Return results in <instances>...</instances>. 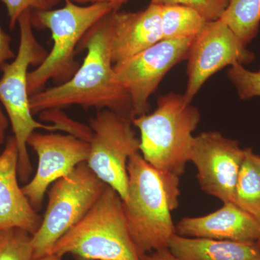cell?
Here are the masks:
<instances>
[{"label": "cell", "instance_id": "obj_27", "mask_svg": "<svg viewBox=\"0 0 260 260\" xmlns=\"http://www.w3.org/2000/svg\"><path fill=\"white\" fill-rule=\"evenodd\" d=\"M73 3L78 5H93L99 3H107L112 7L114 11H118L123 5L129 0H71Z\"/></svg>", "mask_w": 260, "mask_h": 260}, {"label": "cell", "instance_id": "obj_24", "mask_svg": "<svg viewBox=\"0 0 260 260\" xmlns=\"http://www.w3.org/2000/svg\"><path fill=\"white\" fill-rule=\"evenodd\" d=\"M6 8L9 18V26L14 29L20 17L28 10H50L54 5L53 0H1Z\"/></svg>", "mask_w": 260, "mask_h": 260}, {"label": "cell", "instance_id": "obj_9", "mask_svg": "<svg viewBox=\"0 0 260 260\" xmlns=\"http://www.w3.org/2000/svg\"><path fill=\"white\" fill-rule=\"evenodd\" d=\"M194 39H162L114 64L116 78L130 98L133 117L148 114L149 99L173 67L187 57Z\"/></svg>", "mask_w": 260, "mask_h": 260}, {"label": "cell", "instance_id": "obj_23", "mask_svg": "<svg viewBox=\"0 0 260 260\" xmlns=\"http://www.w3.org/2000/svg\"><path fill=\"white\" fill-rule=\"evenodd\" d=\"M44 120L50 121L52 124L61 126L64 132L74 135L80 139L90 142L92 137V130L90 126L77 122L60 112L59 109H51L40 113Z\"/></svg>", "mask_w": 260, "mask_h": 260}, {"label": "cell", "instance_id": "obj_17", "mask_svg": "<svg viewBox=\"0 0 260 260\" xmlns=\"http://www.w3.org/2000/svg\"><path fill=\"white\" fill-rule=\"evenodd\" d=\"M233 203L260 221V156L251 148L245 149Z\"/></svg>", "mask_w": 260, "mask_h": 260}, {"label": "cell", "instance_id": "obj_32", "mask_svg": "<svg viewBox=\"0 0 260 260\" xmlns=\"http://www.w3.org/2000/svg\"><path fill=\"white\" fill-rule=\"evenodd\" d=\"M61 0H53V2H54V5L56 4V3H59V2H61Z\"/></svg>", "mask_w": 260, "mask_h": 260}, {"label": "cell", "instance_id": "obj_25", "mask_svg": "<svg viewBox=\"0 0 260 260\" xmlns=\"http://www.w3.org/2000/svg\"><path fill=\"white\" fill-rule=\"evenodd\" d=\"M11 44V37L0 26V68L8 61L13 60L16 55Z\"/></svg>", "mask_w": 260, "mask_h": 260}, {"label": "cell", "instance_id": "obj_5", "mask_svg": "<svg viewBox=\"0 0 260 260\" xmlns=\"http://www.w3.org/2000/svg\"><path fill=\"white\" fill-rule=\"evenodd\" d=\"M51 254L98 260H140L117 191L107 185L81 220L56 243Z\"/></svg>", "mask_w": 260, "mask_h": 260}, {"label": "cell", "instance_id": "obj_2", "mask_svg": "<svg viewBox=\"0 0 260 260\" xmlns=\"http://www.w3.org/2000/svg\"><path fill=\"white\" fill-rule=\"evenodd\" d=\"M123 209L132 240L141 254L169 248L176 234L171 212L179 204V177L154 169L140 152L127 164Z\"/></svg>", "mask_w": 260, "mask_h": 260}, {"label": "cell", "instance_id": "obj_21", "mask_svg": "<svg viewBox=\"0 0 260 260\" xmlns=\"http://www.w3.org/2000/svg\"><path fill=\"white\" fill-rule=\"evenodd\" d=\"M228 77L243 100L260 97V70L253 72L244 65L236 64L228 70Z\"/></svg>", "mask_w": 260, "mask_h": 260}, {"label": "cell", "instance_id": "obj_1", "mask_svg": "<svg viewBox=\"0 0 260 260\" xmlns=\"http://www.w3.org/2000/svg\"><path fill=\"white\" fill-rule=\"evenodd\" d=\"M113 12V11H112ZM112 13L82 39L78 51H86L83 63L69 80L30 96L32 114L69 106L108 109L133 118L131 101L116 78L112 56Z\"/></svg>", "mask_w": 260, "mask_h": 260}, {"label": "cell", "instance_id": "obj_13", "mask_svg": "<svg viewBox=\"0 0 260 260\" xmlns=\"http://www.w3.org/2000/svg\"><path fill=\"white\" fill-rule=\"evenodd\" d=\"M18 160L16 140L11 137L0 154V231L18 228L34 235L42 218L19 186Z\"/></svg>", "mask_w": 260, "mask_h": 260}, {"label": "cell", "instance_id": "obj_26", "mask_svg": "<svg viewBox=\"0 0 260 260\" xmlns=\"http://www.w3.org/2000/svg\"><path fill=\"white\" fill-rule=\"evenodd\" d=\"M140 260H182L177 257L170 251L169 248L152 251L147 254H141Z\"/></svg>", "mask_w": 260, "mask_h": 260}, {"label": "cell", "instance_id": "obj_18", "mask_svg": "<svg viewBox=\"0 0 260 260\" xmlns=\"http://www.w3.org/2000/svg\"><path fill=\"white\" fill-rule=\"evenodd\" d=\"M160 6L162 39H195L208 22L189 7L179 5Z\"/></svg>", "mask_w": 260, "mask_h": 260}, {"label": "cell", "instance_id": "obj_20", "mask_svg": "<svg viewBox=\"0 0 260 260\" xmlns=\"http://www.w3.org/2000/svg\"><path fill=\"white\" fill-rule=\"evenodd\" d=\"M32 235L13 228L0 231V260H34Z\"/></svg>", "mask_w": 260, "mask_h": 260}, {"label": "cell", "instance_id": "obj_22", "mask_svg": "<svg viewBox=\"0 0 260 260\" xmlns=\"http://www.w3.org/2000/svg\"><path fill=\"white\" fill-rule=\"evenodd\" d=\"M229 0H150L158 5H179L196 10L207 21H214L221 18Z\"/></svg>", "mask_w": 260, "mask_h": 260}, {"label": "cell", "instance_id": "obj_16", "mask_svg": "<svg viewBox=\"0 0 260 260\" xmlns=\"http://www.w3.org/2000/svg\"><path fill=\"white\" fill-rule=\"evenodd\" d=\"M169 249L182 260H260L256 242L185 237L175 234Z\"/></svg>", "mask_w": 260, "mask_h": 260}, {"label": "cell", "instance_id": "obj_10", "mask_svg": "<svg viewBox=\"0 0 260 260\" xmlns=\"http://www.w3.org/2000/svg\"><path fill=\"white\" fill-rule=\"evenodd\" d=\"M254 54L220 19L209 21L191 44L188 54V82L184 97L191 103L210 77L225 67L250 64Z\"/></svg>", "mask_w": 260, "mask_h": 260}, {"label": "cell", "instance_id": "obj_3", "mask_svg": "<svg viewBox=\"0 0 260 260\" xmlns=\"http://www.w3.org/2000/svg\"><path fill=\"white\" fill-rule=\"evenodd\" d=\"M200 120L199 111L184 95L160 97L151 114L132 118L140 132V153L154 169L180 177L184 172Z\"/></svg>", "mask_w": 260, "mask_h": 260}, {"label": "cell", "instance_id": "obj_12", "mask_svg": "<svg viewBox=\"0 0 260 260\" xmlns=\"http://www.w3.org/2000/svg\"><path fill=\"white\" fill-rule=\"evenodd\" d=\"M244 155L245 149L236 140L219 132H206L194 137L189 161L198 169L203 191L223 203H233Z\"/></svg>", "mask_w": 260, "mask_h": 260}, {"label": "cell", "instance_id": "obj_28", "mask_svg": "<svg viewBox=\"0 0 260 260\" xmlns=\"http://www.w3.org/2000/svg\"><path fill=\"white\" fill-rule=\"evenodd\" d=\"M10 121L3 106L0 104V148L6 139V133L10 125Z\"/></svg>", "mask_w": 260, "mask_h": 260}, {"label": "cell", "instance_id": "obj_7", "mask_svg": "<svg viewBox=\"0 0 260 260\" xmlns=\"http://www.w3.org/2000/svg\"><path fill=\"white\" fill-rule=\"evenodd\" d=\"M107 186L86 162L53 183L42 223L32 235V259L50 254L57 241L85 216Z\"/></svg>", "mask_w": 260, "mask_h": 260}, {"label": "cell", "instance_id": "obj_15", "mask_svg": "<svg viewBox=\"0 0 260 260\" xmlns=\"http://www.w3.org/2000/svg\"><path fill=\"white\" fill-rule=\"evenodd\" d=\"M176 234L181 237L218 240L256 242L260 221L232 203L205 216L184 218L178 223Z\"/></svg>", "mask_w": 260, "mask_h": 260}, {"label": "cell", "instance_id": "obj_14", "mask_svg": "<svg viewBox=\"0 0 260 260\" xmlns=\"http://www.w3.org/2000/svg\"><path fill=\"white\" fill-rule=\"evenodd\" d=\"M112 56L117 64L151 47L162 39L160 6L150 5L135 13L113 11Z\"/></svg>", "mask_w": 260, "mask_h": 260}, {"label": "cell", "instance_id": "obj_11", "mask_svg": "<svg viewBox=\"0 0 260 260\" xmlns=\"http://www.w3.org/2000/svg\"><path fill=\"white\" fill-rule=\"evenodd\" d=\"M27 145L37 153L38 167L34 177L22 189L34 209L38 210L42 208L51 184L87 161L90 143L74 135L42 134L36 131L29 137Z\"/></svg>", "mask_w": 260, "mask_h": 260}, {"label": "cell", "instance_id": "obj_6", "mask_svg": "<svg viewBox=\"0 0 260 260\" xmlns=\"http://www.w3.org/2000/svg\"><path fill=\"white\" fill-rule=\"evenodd\" d=\"M63 8L31 11V23L50 30L53 47L44 61L29 72L28 90L32 95L44 90L49 80L67 81L75 74L80 64L75 52L80 42L94 25L114 11L107 3L80 5L64 0Z\"/></svg>", "mask_w": 260, "mask_h": 260}, {"label": "cell", "instance_id": "obj_19", "mask_svg": "<svg viewBox=\"0 0 260 260\" xmlns=\"http://www.w3.org/2000/svg\"><path fill=\"white\" fill-rule=\"evenodd\" d=\"M220 19L247 46L259 30L260 0H229Z\"/></svg>", "mask_w": 260, "mask_h": 260}, {"label": "cell", "instance_id": "obj_8", "mask_svg": "<svg viewBox=\"0 0 260 260\" xmlns=\"http://www.w3.org/2000/svg\"><path fill=\"white\" fill-rule=\"evenodd\" d=\"M131 119L101 109L90 120L92 137L87 164L92 172L125 199L128 191L127 164L140 152V139Z\"/></svg>", "mask_w": 260, "mask_h": 260}, {"label": "cell", "instance_id": "obj_31", "mask_svg": "<svg viewBox=\"0 0 260 260\" xmlns=\"http://www.w3.org/2000/svg\"><path fill=\"white\" fill-rule=\"evenodd\" d=\"M256 244H257L258 247H259L260 250V238L258 239L257 242H256Z\"/></svg>", "mask_w": 260, "mask_h": 260}, {"label": "cell", "instance_id": "obj_29", "mask_svg": "<svg viewBox=\"0 0 260 260\" xmlns=\"http://www.w3.org/2000/svg\"><path fill=\"white\" fill-rule=\"evenodd\" d=\"M36 260H63L62 257L61 256L54 255V254H48L42 257L39 258V259Z\"/></svg>", "mask_w": 260, "mask_h": 260}, {"label": "cell", "instance_id": "obj_4", "mask_svg": "<svg viewBox=\"0 0 260 260\" xmlns=\"http://www.w3.org/2000/svg\"><path fill=\"white\" fill-rule=\"evenodd\" d=\"M31 11L25 12L19 18L20 43L15 57L0 68V104L9 119L16 140L19 153L18 176L23 181L28 180L32 172L27 148L30 135L38 129L47 130L49 133L63 131L57 124L39 122L34 119L30 110L28 69L32 65L39 66L48 54L34 35Z\"/></svg>", "mask_w": 260, "mask_h": 260}, {"label": "cell", "instance_id": "obj_30", "mask_svg": "<svg viewBox=\"0 0 260 260\" xmlns=\"http://www.w3.org/2000/svg\"><path fill=\"white\" fill-rule=\"evenodd\" d=\"M76 260H98V259H83V258L76 257Z\"/></svg>", "mask_w": 260, "mask_h": 260}]
</instances>
